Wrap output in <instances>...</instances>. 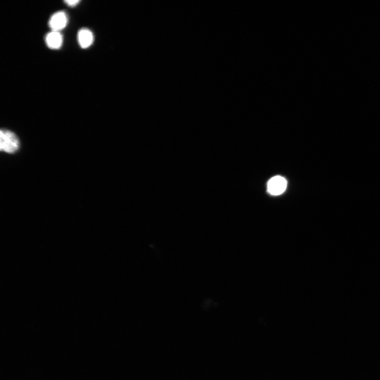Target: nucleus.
Instances as JSON below:
<instances>
[{
    "label": "nucleus",
    "instance_id": "obj_1",
    "mask_svg": "<svg viewBox=\"0 0 380 380\" xmlns=\"http://www.w3.org/2000/svg\"><path fill=\"white\" fill-rule=\"evenodd\" d=\"M20 148V142L16 135L9 130H2L0 133V149L2 152L13 154Z\"/></svg>",
    "mask_w": 380,
    "mask_h": 380
},
{
    "label": "nucleus",
    "instance_id": "obj_2",
    "mask_svg": "<svg viewBox=\"0 0 380 380\" xmlns=\"http://www.w3.org/2000/svg\"><path fill=\"white\" fill-rule=\"evenodd\" d=\"M287 187V181L281 176L271 178L268 183V191L271 195H280L284 192Z\"/></svg>",
    "mask_w": 380,
    "mask_h": 380
},
{
    "label": "nucleus",
    "instance_id": "obj_3",
    "mask_svg": "<svg viewBox=\"0 0 380 380\" xmlns=\"http://www.w3.org/2000/svg\"><path fill=\"white\" fill-rule=\"evenodd\" d=\"M67 16L63 11H59L54 14L50 17L49 26L52 31L59 32L64 29L67 25Z\"/></svg>",
    "mask_w": 380,
    "mask_h": 380
},
{
    "label": "nucleus",
    "instance_id": "obj_4",
    "mask_svg": "<svg viewBox=\"0 0 380 380\" xmlns=\"http://www.w3.org/2000/svg\"><path fill=\"white\" fill-rule=\"evenodd\" d=\"M63 36L59 32L52 31L46 38V44L51 50H58L63 44Z\"/></svg>",
    "mask_w": 380,
    "mask_h": 380
},
{
    "label": "nucleus",
    "instance_id": "obj_5",
    "mask_svg": "<svg viewBox=\"0 0 380 380\" xmlns=\"http://www.w3.org/2000/svg\"><path fill=\"white\" fill-rule=\"evenodd\" d=\"M78 41L83 49H86L93 44L94 35L91 31L87 29H82L78 33Z\"/></svg>",
    "mask_w": 380,
    "mask_h": 380
},
{
    "label": "nucleus",
    "instance_id": "obj_6",
    "mask_svg": "<svg viewBox=\"0 0 380 380\" xmlns=\"http://www.w3.org/2000/svg\"><path fill=\"white\" fill-rule=\"evenodd\" d=\"M65 2L67 4V5L69 6L70 7H75L76 5H77L78 3L80 2V1L79 0H69V1H65Z\"/></svg>",
    "mask_w": 380,
    "mask_h": 380
}]
</instances>
